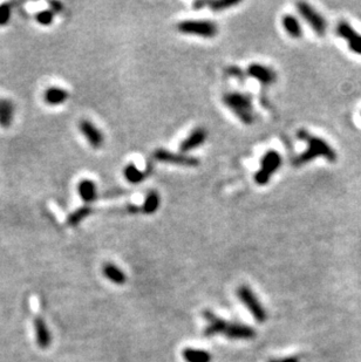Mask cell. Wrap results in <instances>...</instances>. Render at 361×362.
Here are the masks:
<instances>
[{"mask_svg": "<svg viewBox=\"0 0 361 362\" xmlns=\"http://www.w3.org/2000/svg\"><path fill=\"white\" fill-rule=\"evenodd\" d=\"M297 137L308 143V149L303 154H300L298 157H296V160L293 161L295 165H298V167L304 165L317 157H325L327 161L332 162V163L337 161L338 156H337L335 149L323 138L311 135L305 129H299L297 131Z\"/></svg>", "mask_w": 361, "mask_h": 362, "instance_id": "cell-1", "label": "cell"}, {"mask_svg": "<svg viewBox=\"0 0 361 362\" xmlns=\"http://www.w3.org/2000/svg\"><path fill=\"white\" fill-rule=\"evenodd\" d=\"M223 103L230 109L235 116L245 126H251L255 123L256 116L252 99L249 94L241 92H230L224 94Z\"/></svg>", "mask_w": 361, "mask_h": 362, "instance_id": "cell-2", "label": "cell"}, {"mask_svg": "<svg viewBox=\"0 0 361 362\" xmlns=\"http://www.w3.org/2000/svg\"><path fill=\"white\" fill-rule=\"evenodd\" d=\"M283 163L282 156L278 151L269 150L263 155L261 161V169L256 172L255 182L258 185H265L270 182L273 175L278 171Z\"/></svg>", "mask_w": 361, "mask_h": 362, "instance_id": "cell-3", "label": "cell"}, {"mask_svg": "<svg viewBox=\"0 0 361 362\" xmlns=\"http://www.w3.org/2000/svg\"><path fill=\"white\" fill-rule=\"evenodd\" d=\"M177 31L187 35L214 38L217 35L218 27L209 20H183L177 23Z\"/></svg>", "mask_w": 361, "mask_h": 362, "instance_id": "cell-4", "label": "cell"}, {"mask_svg": "<svg viewBox=\"0 0 361 362\" xmlns=\"http://www.w3.org/2000/svg\"><path fill=\"white\" fill-rule=\"evenodd\" d=\"M237 294L239 299L243 304H244L245 307H248L250 313L254 316V318L258 323H265L266 318H268V314H266V311L264 307L262 306V304L259 303L257 297L255 296L254 292H252L251 289L249 286L243 285L237 290Z\"/></svg>", "mask_w": 361, "mask_h": 362, "instance_id": "cell-5", "label": "cell"}, {"mask_svg": "<svg viewBox=\"0 0 361 362\" xmlns=\"http://www.w3.org/2000/svg\"><path fill=\"white\" fill-rule=\"evenodd\" d=\"M153 156L156 161L167 164L182 165V167H197L200 164V161L196 157L189 156V155L181 153H171V151L167 150V149H156L154 151Z\"/></svg>", "mask_w": 361, "mask_h": 362, "instance_id": "cell-6", "label": "cell"}, {"mask_svg": "<svg viewBox=\"0 0 361 362\" xmlns=\"http://www.w3.org/2000/svg\"><path fill=\"white\" fill-rule=\"evenodd\" d=\"M297 9L300 13V15L305 19V21L311 26V28L318 35H324L326 33L327 23L325 19L316 11L312 6H310L308 2H298L297 4Z\"/></svg>", "mask_w": 361, "mask_h": 362, "instance_id": "cell-7", "label": "cell"}, {"mask_svg": "<svg viewBox=\"0 0 361 362\" xmlns=\"http://www.w3.org/2000/svg\"><path fill=\"white\" fill-rule=\"evenodd\" d=\"M246 73L249 76L261 82L263 86H271L277 81V73L275 70L262 63H251L246 69Z\"/></svg>", "mask_w": 361, "mask_h": 362, "instance_id": "cell-8", "label": "cell"}, {"mask_svg": "<svg viewBox=\"0 0 361 362\" xmlns=\"http://www.w3.org/2000/svg\"><path fill=\"white\" fill-rule=\"evenodd\" d=\"M337 34L345 39L349 43V48L353 53L361 55V35L354 31V28L349 22L342 21L337 26Z\"/></svg>", "mask_w": 361, "mask_h": 362, "instance_id": "cell-9", "label": "cell"}, {"mask_svg": "<svg viewBox=\"0 0 361 362\" xmlns=\"http://www.w3.org/2000/svg\"><path fill=\"white\" fill-rule=\"evenodd\" d=\"M208 138V131L205 128L198 127L196 129H194L189 134L188 137H185L182 143L180 144V153L185 154L190 153V151L194 150L201 145L204 144V142L207 141Z\"/></svg>", "mask_w": 361, "mask_h": 362, "instance_id": "cell-10", "label": "cell"}, {"mask_svg": "<svg viewBox=\"0 0 361 362\" xmlns=\"http://www.w3.org/2000/svg\"><path fill=\"white\" fill-rule=\"evenodd\" d=\"M81 134L85 136L87 142L92 145L94 149H99L102 147L103 144V135L101 133L100 129L88 120H81L79 124Z\"/></svg>", "mask_w": 361, "mask_h": 362, "instance_id": "cell-11", "label": "cell"}, {"mask_svg": "<svg viewBox=\"0 0 361 362\" xmlns=\"http://www.w3.org/2000/svg\"><path fill=\"white\" fill-rule=\"evenodd\" d=\"M224 336L229 339L235 340H251L256 337V332L254 328L245 325L239 324H229L227 330L224 332Z\"/></svg>", "mask_w": 361, "mask_h": 362, "instance_id": "cell-12", "label": "cell"}, {"mask_svg": "<svg viewBox=\"0 0 361 362\" xmlns=\"http://www.w3.org/2000/svg\"><path fill=\"white\" fill-rule=\"evenodd\" d=\"M203 316L205 318V320L208 321V326L204 331L205 337H211L219 333L224 334V332L227 330L229 325L227 321H224L223 319H221V318L215 316V314L210 312V311H204Z\"/></svg>", "mask_w": 361, "mask_h": 362, "instance_id": "cell-13", "label": "cell"}, {"mask_svg": "<svg viewBox=\"0 0 361 362\" xmlns=\"http://www.w3.org/2000/svg\"><path fill=\"white\" fill-rule=\"evenodd\" d=\"M34 330H35V338H36V344L42 350H46L52 344V334L47 327L45 321H43L42 318L36 317L34 319Z\"/></svg>", "mask_w": 361, "mask_h": 362, "instance_id": "cell-14", "label": "cell"}, {"mask_svg": "<svg viewBox=\"0 0 361 362\" xmlns=\"http://www.w3.org/2000/svg\"><path fill=\"white\" fill-rule=\"evenodd\" d=\"M69 97V93L63 88L59 87H52L48 88L43 94V100L49 106H59L66 102Z\"/></svg>", "mask_w": 361, "mask_h": 362, "instance_id": "cell-15", "label": "cell"}, {"mask_svg": "<svg viewBox=\"0 0 361 362\" xmlns=\"http://www.w3.org/2000/svg\"><path fill=\"white\" fill-rule=\"evenodd\" d=\"M77 191L81 199L86 203V204H90L97 198V189L96 185L90 179H83L81 181L79 185H77Z\"/></svg>", "mask_w": 361, "mask_h": 362, "instance_id": "cell-16", "label": "cell"}, {"mask_svg": "<svg viewBox=\"0 0 361 362\" xmlns=\"http://www.w3.org/2000/svg\"><path fill=\"white\" fill-rule=\"evenodd\" d=\"M102 273L106 278L115 285H123L127 280V276L120 267L112 263H107L102 266Z\"/></svg>", "mask_w": 361, "mask_h": 362, "instance_id": "cell-17", "label": "cell"}, {"mask_svg": "<svg viewBox=\"0 0 361 362\" xmlns=\"http://www.w3.org/2000/svg\"><path fill=\"white\" fill-rule=\"evenodd\" d=\"M282 25L284 27L286 33L293 39H299L303 35V28L300 26V22L295 15L286 14L283 16Z\"/></svg>", "mask_w": 361, "mask_h": 362, "instance_id": "cell-18", "label": "cell"}, {"mask_svg": "<svg viewBox=\"0 0 361 362\" xmlns=\"http://www.w3.org/2000/svg\"><path fill=\"white\" fill-rule=\"evenodd\" d=\"M14 106L11 101L0 99V126L8 128L13 121Z\"/></svg>", "mask_w": 361, "mask_h": 362, "instance_id": "cell-19", "label": "cell"}, {"mask_svg": "<svg viewBox=\"0 0 361 362\" xmlns=\"http://www.w3.org/2000/svg\"><path fill=\"white\" fill-rule=\"evenodd\" d=\"M160 204H161L160 195H158L156 191H150L149 194L146 196V198H144L143 204L141 206V211L146 215L155 214V212L158 210V208H160Z\"/></svg>", "mask_w": 361, "mask_h": 362, "instance_id": "cell-20", "label": "cell"}, {"mask_svg": "<svg viewBox=\"0 0 361 362\" xmlns=\"http://www.w3.org/2000/svg\"><path fill=\"white\" fill-rule=\"evenodd\" d=\"M123 176L131 184H140L146 179V174L141 171L134 163H129L123 169Z\"/></svg>", "mask_w": 361, "mask_h": 362, "instance_id": "cell-21", "label": "cell"}, {"mask_svg": "<svg viewBox=\"0 0 361 362\" xmlns=\"http://www.w3.org/2000/svg\"><path fill=\"white\" fill-rule=\"evenodd\" d=\"M183 359L187 362H211V354L202 350L185 348L183 351Z\"/></svg>", "mask_w": 361, "mask_h": 362, "instance_id": "cell-22", "label": "cell"}, {"mask_svg": "<svg viewBox=\"0 0 361 362\" xmlns=\"http://www.w3.org/2000/svg\"><path fill=\"white\" fill-rule=\"evenodd\" d=\"M92 214V208L88 205L82 206V208H79L75 211L72 212L67 218V224L69 226H75L77 224H80L83 219L88 217V216Z\"/></svg>", "mask_w": 361, "mask_h": 362, "instance_id": "cell-23", "label": "cell"}, {"mask_svg": "<svg viewBox=\"0 0 361 362\" xmlns=\"http://www.w3.org/2000/svg\"><path fill=\"white\" fill-rule=\"evenodd\" d=\"M238 4L239 1H236V0H212V1H208V6L214 12H222Z\"/></svg>", "mask_w": 361, "mask_h": 362, "instance_id": "cell-24", "label": "cell"}, {"mask_svg": "<svg viewBox=\"0 0 361 362\" xmlns=\"http://www.w3.org/2000/svg\"><path fill=\"white\" fill-rule=\"evenodd\" d=\"M54 19V13L50 11V9H45V11H41L35 14V20L36 22H39L40 25L42 26H48L53 22Z\"/></svg>", "mask_w": 361, "mask_h": 362, "instance_id": "cell-25", "label": "cell"}, {"mask_svg": "<svg viewBox=\"0 0 361 362\" xmlns=\"http://www.w3.org/2000/svg\"><path fill=\"white\" fill-rule=\"evenodd\" d=\"M11 19V6L8 4L0 5V26H5Z\"/></svg>", "mask_w": 361, "mask_h": 362, "instance_id": "cell-26", "label": "cell"}, {"mask_svg": "<svg viewBox=\"0 0 361 362\" xmlns=\"http://www.w3.org/2000/svg\"><path fill=\"white\" fill-rule=\"evenodd\" d=\"M228 72H229V74H230V76L235 77V79H237L238 81H241V82H243V81H244L245 76H246L245 73L243 72V69H241L237 66L230 67V68L228 69Z\"/></svg>", "mask_w": 361, "mask_h": 362, "instance_id": "cell-27", "label": "cell"}, {"mask_svg": "<svg viewBox=\"0 0 361 362\" xmlns=\"http://www.w3.org/2000/svg\"><path fill=\"white\" fill-rule=\"evenodd\" d=\"M49 6H50V11L53 13H61L63 9V5L59 1H50Z\"/></svg>", "mask_w": 361, "mask_h": 362, "instance_id": "cell-28", "label": "cell"}, {"mask_svg": "<svg viewBox=\"0 0 361 362\" xmlns=\"http://www.w3.org/2000/svg\"><path fill=\"white\" fill-rule=\"evenodd\" d=\"M269 362H300L299 359L297 357H290L285 359H272Z\"/></svg>", "mask_w": 361, "mask_h": 362, "instance_id": "cell-29", "label": "cell"}, {"mask_svg": "<svg viewBox=\"0 0 361 362\" xmlns=\"http://www.w3.org/2000/svg\"><path fill=\"white\" fill-rule=\"evenodd\" d=\"M207 5H208L207 1H197V2H194V8L198 11V9L203 8L204 6H207Z\"/></svg>", "mask_w": 361, "mask_h": 362, "instance_id": "cell-30", "label": "cell"}]
</instances>
